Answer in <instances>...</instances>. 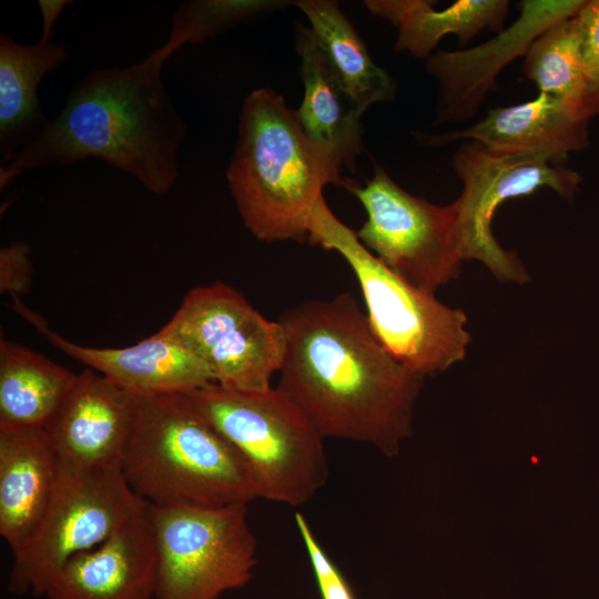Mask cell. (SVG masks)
<instances>
[{
  "label": "cell",
  "instance_id": "cell-1",
  "mask_svg": "<svg viewBox=\"0 0 599 599\" xmlns=\"http://www.w3.org/2000/svg\"><path fill=\"white\" fill-rule=\"evenodd\" d=\"M285 349L276 388L325 438L372 445L387 456L412 434L423 377L379 342L355 297L305 301L277 318Z\"/></svg>",
  "mask_w": 599,
  "mask_h": 599
},
{
  "label": "cell",
  "instance_id": "cell-2",
  "mask_svg": "<svg viewBox=\"0 0 599 599\" xmlns=\"http://www.w3.org/2000/svg\"><path fill=\"white\" fill-rule=\"evenodd\" d=\"M166 61L156 48L130 67L81 78L61 112L0 163V190L28 170L95 158L133 175L152 194L166 193L179 175L177 153L187 133L162 81Z\"/></svg>",
  "mask_w": 599,
  "mask_h": 599
},
{
  "label": "cell",
  "instance_id": "cell-3",
  "mask_svg": "<svg viewBox=\"0 0 599 599\" xmlns=\"http://www.w3.org/2000/svg\"><path fill=\"white\" fill-rule=\"evenodd\" d=\"M227 186L245 227L264 242L307 243L326 185L345 186L342 164L303 131L295 111L270 88L244 100Z\"/></svg>",
  "mask_w": 599,
  "mask_h": 599
},
{
  "label": "cell",
  "instance_id": "cell-4",
  "mask_svg": "<svg viewBox=\"0 0 599 599\" xmlns=\"http://www.w3.org/2000/svg\"><path fill=\"white\" fill-rule=\"evenodd\" d=\"M121 470L151 506L222 507L258 498L242 455L189 394L138 395Z\"/></svg>",
  "mask_w": 599,
  "mask_h": 599
},
{
  "label": "cell",
  "instance_id": "cell-5",
  "mask_svg": "<svg viewBox=\"0 0 599 599\" xmlns=\"http://www.w3.org/2000/svg\"><path fill=\"white\" fill-rule=\"evenodd\" d=\"M309 245L335 251L361 286L366 316L384 347L425 378L461 362L470 343L467 316L395 274L319 200L309 222Z\"/></svg>",
  "mask_w": 599,
  "mask_h": 599
},
{
  "label": "cell",
  "instance_id": "cell-6",
  "mask_svg": "<svg viewBox=\"0 0 599 599\" xmlns=\"http://www.w3.org/2000/svg\"><path fill=\"white\" fill-rule=\"evenodd\" d=\"M189 396L242 455L258 498L296 507L326 484L324 438L276 387L247 392L210 383Z\"/></svg>",
  "mask_w": 599,
  "mask_h": 599
},
{
  "label": "cell",
  "instance_id": "cell-7",
  "mask_svg": "<svg viewBox=\"0 0 599 599\" xmlns=\"http://www.w3.org/2000/svg\"><path fill=\"white\" fill-rule=\"evenodd\" d=\"M146 508L120 466L89 467L59 460L47 510L30 540L12 557L8 590L44 597L72 557L97 547Z\"/></svg>",
  "mask_w": 599,
  "mask_h": 599
},
{
  "label": "cell",
  "instance_id": "cell-8",
  "mask_svg": "<svg viewBox=\"0 0 599 599\" xmlns=\"http://www.w3.org/2000/svg\"><path fill=\"white\" fill-rule=\"evenodd\" d=\"M156 557V599H219L245 587L257 542L247 504L222 507L148 505Z\"/></svg>",
  "mask_w": 599,
  "mask_h": 599
},
{
  "label": "cell",
  "instance_id": "cell-9",
  "mask_svg": "<svg viewBox=\"0 0 599 599\" xmlns=\"http://www.w3.org/2000/svg\"><path fill=\"white\" fill-rule=\"evenodd\" d=\"M159 332L201 361L215 384L231 389L271 388L284 357L280 322L265 318L222 282L190 290Z\"/></svg>",
  "mask_w": 599,
  "mask_h": 599
},
{
  "label": "cell",
  "instance_id": "cell-10",
  "mask_svg": "<svg viewBox=\"0 0 599 599\" xmlns=\"http://www.w3.org/2000/svg\"><path fill=\"white\" fill-rule=\"evenodd\" d=\"M451 167L463 184L453 205L464 261L481 262L499 281L528 282L516 253L501 247L491 231L496 211L506 201L542 187L572 200L582 180L580 174L546 155L496 152L475 141L456 150Z\"/></svg>",
  "mask_w": 599,
  "mask_h": 599
},
{
  "label": "cell",
  "instance_id": "cell-11",
  "mask_svg": "<svg viewBox=\"0 0 599 599\" xmlns=\"http://www.w3.org/2000/svg\"><path fill=\"white\" fill-rule=\"evenodd\" d=\"M344 189L367 214L357 237L395 274L434 295L458 277L464 258L453 203L436 205L407 192L378 164L364 185L347 179Z\"/></svg>",
  "mask_w": 599,
  "mask_h": 599
},
{
  "label": "cell",
  "instance_id": "cell-12",
  "mask_svg": "<svg viewBox=\"0 0 599 599\" xmlns=\"http://www.w3.org/2000/svg\"><path fill=\"white\" fill-rule=\"evenodd\" d=\"M583 0H522L519 16L495 38L470 49L436 50L426 59V71L438 83L436 124L473 119L496 79L511 61L525 57L547 28L578 13Z\"/></svg>",
  "mask_w": 599,
  "mask_h": 599
},
{
  "label": "cell",
  "instance_id": "cell-13",
  "mask_svg": "<svg viewBox=\"0 0 599 599\" xmlns=\"http://www.w3.org/2000/svg\"><path fill=\"white\" fill-rule=\"evenodd\" d=\"M136 409L138 395L87 367L75 374L43 430L61 461L121 467Z\"/></svg>",
  "mask_w": 599,
  "mask_h": 599
},
{
  "label": "cell",
  "instance_id": "cell-14",
  "mask_svg": "<svg viewBox=\"0 0 599 599\" xmlns=\"http://www.w3.org/2000/svg\"><path fill=\"white\" fill-rule=\"evenodd\" d=\"M158 557L148 508L94 548L72 557L48 599H155Z\"/></svg>",
  "mask_w": 599,
  "mask_h": 599
},
{
  "label": "cell",
  "instance_id": "cell-15",
  "mask_svg": "<svg viewBox=\"0 0 599 599\" xmlns=\"http://www.w3.org/2000/svg\"><path fill=\"white\" fill-rule=\"evenodd\" d=\"M14 307L65 355L135 395L189 394L214 383L201 361L159 331L126 347H90L51 331L39 315L19 300L14 301Z\"/></svg>",
  "mask_w": 599,
  "mask_h": 599
},
{
  "label": "cell",
  "instance_id": "cell-16",
  "mask_svg": "<svg viewBox=\"0 0 599 599\" xmlns=\"http://www.w3.org/2000/svg\"><path fill=\"white\" fill-rule=\"evenodd\" d=\"M588 121L570 103L538 93L527 102L490 109L485 118L467 128L415 135L428 146L468 140L496 152L541 154L561 163L569 153L588 146Z\"/></svg>",
  "mask_w": 599,
  "mask_h": 599
},
{
  "label": "cell",
  "instance_id": "cell-17",
  "mask_svg": "<svg viewBox=\"0 0 599 599\" xmlns=\"http://www.w3.org/2000/svg\"><path fill=\"white\" fill-rule=\"evenodd\" d=\"M58 470L59 459L43 428L0 429V535L12 557L39 526Z\"/></svg>",
  "mask_w": 599,
  "mask_h": 599
},
{
  "label": "cell",
  "instance_id": "cell-18",
  "mask_svg": "<svg viewBox=\"0 0 599 599\" xmlns=\"http://www.w3.org/2000/svg\"><path fill=\"white\" fill-rule=\"evenodd\" d=\"M300 74L304 84L295 114L305 134L328 151L349 172L364 151L363 113L343 91L309 28H296Z\"/></svg>",
  "mask_w": 599,
  "mask_h": 599
},
{
  "label": "cell",
  "instance_id": "cell-19",
  "mask_svg": "<svg viewBox=\"0 0 599 599\" xmlns=\"http://www.w3.org/2000/svg\"><path fill=\"white\" fill-rule=\"evenodd\" d=\"M67 55V49L55 42L26 45L0 35V163L9 161L48 124L38 88Z\"/></svg>",
  "mask_w": 599,
  "mask_h": 599
},
{
  "label": "cell",
  "instance_id": "cell-20",
  "mask_svg": "<svg viewBox=\"0 0 599 599\" xmlns=\"http://www.w3.org/2000/svg\"><path fill=\"white\" fill-rule=\"evenodd\" d=\"M427 0H366L373 14L397 29L395 50L422 59L430 57L440 40L454 34L466 45L485 29H504L509 12L507 0H457L443 10Z\"/></svg>",
  "mask_w": 599,
  "mask_h": 599
},
{
  "label": "cell",
  "instance_id": "cell-21",
  "mask_svg": "<svg viewBox=\"0 0 599 599\" xmlns=\"http://www.w3.org/2000/svg\"><path fill=\"white\" fill-rule=\"evenodd\" d=\"M294 6L308 19L312 34L329 69L363 114L373 104L395 99V80L374 63L337 1L297 0Z\"/></svg>",
  "mask_w": 599,
  "mask_h": 599
},
{
  "label": "cell",
  "instance_id": "cell-22",
  "mask_svg": "<svg viewBox=\"0 0 599 599\" xmlns=\"http://www.w3.org/2000/svg\"><path fill=\"white\" fill-rule=\"evenodd\" d=\"M75 374L18 343L0 341V429L43 428Z\"/></svg>",
  "mask_w": 599,
  "mask_h": 599
},
{
  "label": "cell",
  "instance_id": "cell-23",
  "mask_svg": "<svg viewBox=\"0 0 599 599\" xmlns=\"http://www.w3.org/2000/svg\"><path fill=\"white\" fill-rule=\"evenodd\" d=\"M521 70L539 93L570 103L585 114L582 41L576 16L538 35L524 57Z\"/></svg>",
  "mask_w": 599,
  "mask_h": 599
},
{
  "label": "cell",
  "instance_id": "cell-24",
  "mask_svg": "<svg viewBox=\"0 0 599 599\" xmlns=\"http://www.w3.org/2000/svg\"><path fill=\"white\" fill-rule=\"evenodd\" d=\"M294 1L283 0H192L172 14L167 41L159 47L169 59L184 44L202 43L237 24L278 11Z\"/></svg>",
  "mask_w": 599,
  "mask_h": 599
},
{
  "label": "cell",
  "instance_id": "cell-25",
  "mask_svg": "<svg viewBox=\"0 0 599 599\" xmlns=\"http://www.w3.org/2000/svg\"><path fill=\"white\" fill-rule=\"evenodd\" d=\"M576 18L582 41L583 111L590 120L599 115V0L586 1Z\"/></svg>",
  "mask_w": 599,
  "mask_h": 599
},
{
  "label": "cell",
  "instance_id": "cell-26",
  "mask_svg": "<svg viewBox=\"0 0 599 599\" xmlns=\"http://www.w3.org/2000/svg\"><path fill=\"white\" fill-rule=\"evenodd\" d=\"M295 524L308 554L322 598L355 599L349 583L318 542L306 518L297 512Z\"/></svg>",
  "mask_w": 599,
  "mask_h": 599
},
{
  "label": "cell",
  "instance_id": "cell-27",
  "mask_svg": "<svg viewBox=\"0 0 599 599\" xmlns=\"http://www.w3.org/2000/svg\"><path fill=\"white\" fill-rule=\"evenodd\" d=\"M33 264L31 246L23 241H13L0 250V291L13 298L27 294L32 284Z\"/></svg>",
  "mask_w": 599,
  "mask_h": 599
},
{
  "label": "cell",
  "instance_id": "cell-28",
  "mask_svg": "<svg viewBox=\"0 0 599 599\" xmlns=\"http://www.w3.org/2000/svg\"><path fill=\"white\" fill-rule=\"evenodd\" d=\"M39 8L42 16V33L39 41L51 42L52 29L67 4L72 3L68 0H40Z\"/></svg>",
  "mask_w": 599,
  "mask_h": 599
}]
</instances>
